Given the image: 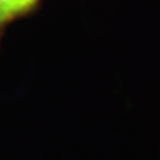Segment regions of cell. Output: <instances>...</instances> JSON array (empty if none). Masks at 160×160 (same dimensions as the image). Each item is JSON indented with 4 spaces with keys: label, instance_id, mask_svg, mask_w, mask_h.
Masks as SVG:
<instances>
[{
    "label": "cell",
    "instance_id": "cell-1",
    "mask_svg": "<svg viewBox=\"0 0 160 160\" xmlns=\"http://www.w3.org/2000/svg\"><path fill=\"white\" fill-rule=\"evenodd\" d=\"M38 0H0V26L29 11Z\"/></svg>",
    "mask_w": 160,
    "mask_h": 160
}]
</instances>
